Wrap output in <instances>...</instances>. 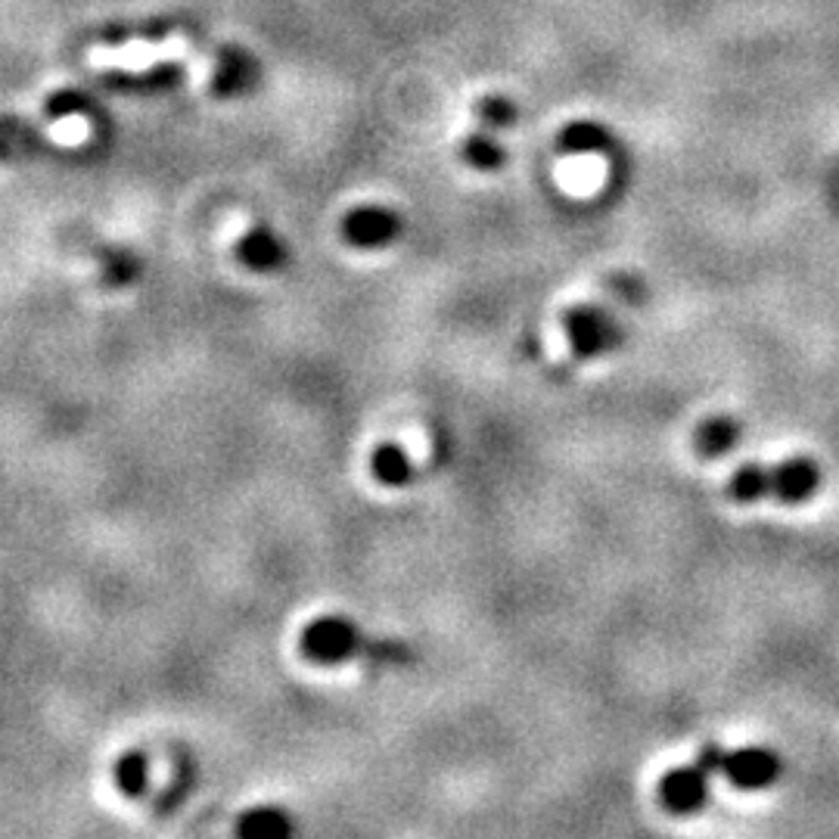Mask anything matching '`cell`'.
<instances>
[{
    "label": "cell",
    "mask_w": 839,
    "mask_h": 839,
    "mask_svg": "<svg viewBox=\"0 0 839 839\" xmlns=\"http://www.w3.org/2000/svg\"><path fill=\"white\" fill-rule=\"evenodd\" d=\"M299 650L314 666H327V669L351 662V659H373V662H386V666H405L410 659V650L401 640L373 637L348 615L333 613L317 615L308 622L299 635Z\"/></svg>",
    "instance_id": "1"
},
{
    "label": "cell",
    "mask_w": 839,
    "mask_h": 839,
    "mask_svg": "<svg viewBox=\"0 0 839 839\" xmlns=\"http://www.w3.org/2000/svg\"><path fill=\"white\" fill-rule=\"evenodd\" d=\"M563 333L570 339L575 358H603L622 346L625 329L610 308L578 302L563 311Z\"/></svg>",
    "instance_id": "2"
},
{
    "label": "cell",
    "mask_w": 839,
    "mask_h": 839,
    "mask_svg": "<svg viewBox=\"0 0 839 839\" xmlns=\"http://www.w3.org/2000/svg\"><path fill=\"white\" fill-rule=\"evenodd\" d=\"M401 233V215L389 205H358L343 221V237L355 249H386Z\"/></svg>",
    "instance_id": "3"
},
{
    "label": "cell",
    "mask_w": 839,
    "mask_h": 839,
    "mask_svg": "<svg viewBox=\"0 0 839 839\" xmlns=\"http://www.w3.org/2000/svg\"><path fill=\"white\" fill-rule=\"evenodd\" d=\"M709 780L712 775L694 758L691 765H681L662 775L659 799L672 815H694L709 802Z\"/></svg>",
    "instance_id": "4"
},
{
    "label": "cell",
    "mask_w": 839,
    "mask_h": 839,
    "mask_svg": "<svg viewBox=\"0 0 839 839\" xmlns=\"http://www.w3.org/2000/svg\"><path fill=\"white\" fill-rule=\"evenodd\" d=\"M721 775L731 780L738 790H765L780 778V758L778 753L765 750V746H743L734 753H724Z\"/></svg>",
    "instance_id": "5"
},
{
    "label": "cell",
    "mask_w": 839,
    "mask_h": 839,
    "mask_svg": "<svg viewBox=\"0 0 839 839\" xmlns=\"http://www.w3.org/2000/svg\"><path fill=\"white\" fill-rule=\"evenodd\" d=\"M820 489V467L812 457H787L771 467V498L780 504H805Z\"/></svg>",
    "instance_id": "6"
},
{
    "label": "cell",
    "mask_w": 839,
    "mask_h": 839,
    "mask_svg": "<svg viewBox=\"0 0 839 839\" xmlns=\"http://www.w3.org/2000/svg\"><path fill=\"white\" fill-rule=\"evenodd\" d=\"M240 259L252 271L274 274L289 262V247L271 230V227H252L247 237L240 240Z\"/></svg>",
    "instance_id": "7"
},
{
    "label": "cell",
    "mask_w": 839,
    "mask_h": 839,
    "mask_svg": "<svg viewBox=\"0 0 839 839\" xmlns=\"http://www.w3.org/2000/svg\"><path fill=\"white\" fill-rule=\"evenodd\" d=\"M370 472L386 489H408L417 479V464L398 442H383L370 454Z\"/></svg>",
    "instance_id": "8"
},
{
    "label": "cell",
    "mask_w": 839,
    "mask_h": 839,
    "mask_svg": "<svg viewBox=\"0 0 839 839\" xmlns=\"http://www.w3.org/2000/svg\"><path fill=\"white\" fill-rule=\"evenodd\" d=\"M740 439H743V427H740L734 417L728 413H716V417H706L694 432V448L703 454V457H724L731 451L738 448Z\"/></svg>",
    "instance_id": "9"
},
{
    "label": "cell",
    "mask_w": 839,
    "mask_h": 839,
    "mask_svg": "<svg viewBox=\"0 0 839 839\" xmlns=\"http://www.w3.org/2000/svg\"><path fill=\"white\" fill-rule=\"evenodd\" d=\"M240 834L255 839H280L292 837V834H296V824H292V815L284 812V808L262 805V808H252V812L243 815V820H240Z\"/></svg>",
    "instance_id": "10"
},
{
    "label": "cell",
    "mask_w": 839,
    "mask_h": 839,
    "mask_svg": "<svg viewBox=\"0 0 839 839\" xmlns=\"http://www.w3.org/2000/svg\"><path fill=\"white\" fill-rule=\"evenodd\" d=\"M728 492H731V498L740 501V504H756L762 498H771V467L756 464V460L743 464V467H738L734 476H731Z\"/></svg>",
    "instance_id": "11"
},
{
    "label": "cell",
    "mask_w": 839,
    "mask_h": 839,
    "mask_svg": "<svg viewBox=\"0 0 839 839\" xmlns=\"http://www.w3.org/2000/svg\"><path fill=\"white\" fill-rule=\"evenodd\" d=\"M460 153H464V159H467L472 168H479V171H498L501 163H504V149H501V144L494 141L486 128L467 134V137H464V146H460Z\"/></svg>",
    "instance_id": "12"
},
{
    "label": "cell",
    "mask_w": 839,
    "mask_h": 839,
    "mask_svg": "<svg viewBox=\"0 0 839 839\" xmlns=\"http://www.w3.org/2000/svg\"><path fill=\"white\" fill-rule=\"evenodd\" d=\"M560 144L566 146L570 153H575V156H597V153L607 149V134H603L597 124H570V128L563 131V141H560Z\"/></svg>",
    "instance_id": "13"
},
{
    "label": "cell",
    "mask_w": 839,
    "mask_h": 839,
    "mask_svg": "<svg viewBox=\"0 0 839 839\" xmlns=\"http://www.w3.org/2000/svg\"><path fill=\"white\" fill-rule=\"evenodd\" d=\"M476 112H479L482 124H489V128H507V124H513V106L507 100H501V97H486L476 106Z\"/></svg>",
    "instance_id": "14"
}]
</instances>
